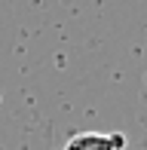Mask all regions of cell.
<instances>
[{"label":"cell","instance_id":"cell-1","mask_svg":"<svg viewBox=\"0 0 147 150\" xmlns=\"http://www.w3.org/2000/svg\"><path fill=\"white\" fill-rule=\"evenodd\" d=\"M126 144L123 132H80L68 138L64 150H126Z\"/></svg>","mask_w":147,"mask_h":150}]
</instances>
